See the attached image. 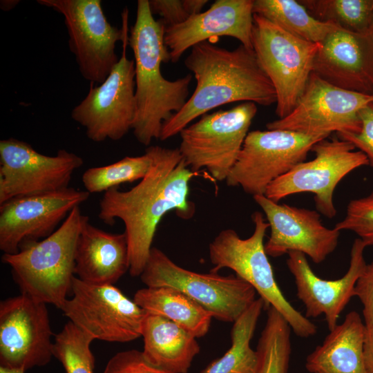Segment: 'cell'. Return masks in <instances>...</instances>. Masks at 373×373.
Instances as JSON below:
<instances>
[{
  "instance_id": "cell-8",
  "label": "cell",
  "mask_w": 373,
  "mask_h": 373,
  "mask_svg": "<svg viewBox=\"0 0 373 373\" xmlns=\"http://www.w3.org/2000/svg\"><path fill=\"white\" fill-rule=\"evenodd\" d=\"M253 50L276 94V114L288 115L296 105L313 72L319 43H313L254 14Z\"/></svg>"
},
{
  "instance_id": "cell-24",
  "label": "cell",
  "mask_w": 373,
  "mask_h": 373,
  "mask_svg": "<svg viewBox=\"0 0 373 373\" xmlns=\"http://www.w3.org/2000/svg\"><path fill=\"white\" fill-rule=\"evenodd\" d=\"M142 336L145 359L172 373H187L200 345L194 336L170 320L146 313Z\"/></svg>"
},
{
  "instance_id": "cell-7",
  "label": "cell",
  "mask_w": 373,
  "mask_h": 373,
  "mask_svg": "<svg viewBox=\"0 0 373 373\" xmlns=\"http://www.w3.org/2000/svg\"><path fill=\"white\" fill-rule=\"evenodd\" d=\"M61 14L68 35V46L82 77L102 84L117 64L116 44L128 34V10L122 12L121 29L107 20L100 0H37Z\"/></svg>"
},
{
  "instance_id": "cell-23",
  "label": "cell",
  "mask_w": 373,
  "mask_h": 373,
  "mask_svg": "<svg viewBox=\"0 0 373 373\" xmlns=\"http://www.w3.org/2000/svg\"><path fill=\"white\" fill-rule=\"evenodd\" d=\"M365 325L356 311L349 312L307 357L311 373H369L364 359Z\"/></svg>"
},
{
  "instance_id": "cell-11",
  "label": "cell",
  "mask_w": 373,
  "mask_h": 373,
  "mask_svg": "<svg viewBox=\"0 0 373 373\" xmlns=\"http://www.w3.org/2000/svg\"><path fill=\"white\" fill-rule=\"evenodd\" d=\"M325 137L282 129L249 132L226 182L253 197L304 162L313 146Z\"/></svg>"
},
{
  "instance_id": "cell-3",
  "label": "cell",
  "mask_w": 373,
  "mask_h": 373,
  "mask_svg": "<svg viewBox=\"0 0 373 373\" xmlns=\"http://www.w3.org/2000/svg\"><path fill=\"white\" fill-rule=\"evenodd\" d=\"M164 30L162 21L154 19L149 0H138L128 44L134 55L135 73L137 111L132 130L145 146L160 138L163 123L185 105L193 78L189 74L170 81L162 76L161 64L171 61Z\"/></svg>"
},
{
  "instance_id": "cell-9",
  "label": "cell",
  "mask_w": 373,
  "mask_h": 373,
  "mask_svg": "<svg viewBox=\"0 0 373 373\" xmlns=\"http://www.w3.org/2000/svg\"><path fill=\"white\" fill-rule=\"evenodd\" d=\"M257 113L253 102L204 114L179 134V151L193 172L205 169L218 181L227 180Z\"/></svg>"
},
{
  "instance_id": "cell-5",
  "label": "cell",
  "mask_w": 373,
  "mask_h": 373,
  "mask_svg": "<svg viewBox=\"0 0 373 373\" xmlns=\"http://www.w3.org/2000/svg\"><path fill=\"white\" fill-rule=\"evenodd\" d=\"M251 219L254 230L250 237L241 238L235 230L226 229L211 241L209 254L213 268L211 271L231 269L255 289L264 300L265 309L271 306L283 316L298 336L314 335L316 326L290 304L276 283L265 250L264 238L269 223L260 211L254 212Z\"/></svg>"
},
{
  "instance_id": "cell-21",
  "label": "cell",
  "mask_w": 373,
  "mask_h": 373,
  "mask_svg": "<svg viewBox=\"0 0 373 373\" xmlns=\"http://www.w3.org/2000/svg\"><path fill=\"white\" fill-rule=\"evenodd\" d=\"M313 73L328 83L358 93L373 94V40L368 33L341 28L320 44Z\"/></svg>"
},
{
  "instance_id": "cell-22",
  "label": "cell",
  "mask_w": 373,
  "mask_h": 373,
  "mask_svg": "<svg viewBox=\"0 0 373 373\" xmlns=\"http://www.w3.org/2000/svg\"><path fill=\"white\" fill-rule=\"evenodd\" d=\"M129 267L125 233L106 232L90 224L85 216L77 242L75 276L92 285H114Z\"/></svg>"
},
{
  "instance_id": "cell-41",
  "label": "cell",
  "mask_w": 373,
  "mask_h": 373,
  "mask_svg": "<svg viewBox=\"0 0 373 373\" xmlns=\"http://www.w3.org/2000/svg\"><path fill=\"white\" fill-rule=\"evenodd\" d=\"M369 34H370L372 39L373 40V20H372V24H371L370 30H369Z\"/></svg>"
},
{
  "instance_id": "cell-6",
  "label": "cell",
  "mask_w": 373,
  "mask_h": 373,
  "mask_svg": "<svg viewBox=\"0 0 373 373\" xmlns=\"http://www.w3.org/2000/svg\"><path fill=\"white\" fill-rule=\"evenodd\" d=\"M140 277L148 287H170L180 291L213 318L224 322H235L256 299L255 289L237 275L190 271L155 247Z\"/></svg>"
},
{
  "instance_id": "cell-14",
  "label": "cell",
  "mask_w": 373,
  "mask_h": 373,
  "mask_svg": "<svg viewBox=\"0 0 373 373\" xmlns=\"http://www.w3.org/2000/svg\"><path fill=\"white\" fill-rule=\"evenodd\" d=\"M373 96L336 87L312 72L292 111L266 124L269 130L282 129L327 138L332 133H356L359 112Z\"/></svg>"
},
{
  "instance_id": "cell-27",
  "label": "cell",
  "mask_w": 373,
  "mask_h": 373,
  "mask_svg": "<svg viewBox=\"0 0 373 373\" xmlns=\"http://www.w3.org/2000/svg\"><path fill=\"white\" fill-rule=\"evenodd\" d=\"M254 14L304 40L321 44L338 26L321 21L295 0H254Z\"/></svg>"
},
{
  "instance_id": "cell-38",
  "label": "cell",
  "mask_w": 373,
  "mask_h": 373,
  "mask_svg": "<svg viewBox=\"0 0 373 373\" xmlns=\"http://www.w3.org/2000/svg\"><path fill=\"white\" fill-rule=\"evenodd\" d=\"M184 6L190 16L201 12V10L208 2L207 0H183Z\"/></svg>"
},
{
  "instance_id": "cell-18",
  "label": "cell",
  "mask_w": 373,
  "mask_h": 373,
  "mask_svg": "<svg viewBox=\"0 0 373 373\" xmlns=\"http://www.w3.org/2000/svg\"><path fill=\"white\" fill-rule=\"evenodd\" d=\"M253 198L269 225L270 236L265 244L267 256L276 258L298 251L319 264L337 247L341 231L326 227L318 211L280 204L265 195Z\"/></svg>"
},
{
  "instance_id": "cell-10",
  "label": "cell",
  "mask_w": 373,
  "mask_h": 373,
  "mask_svg": "<svg viewBox=\"0 0 373 373\" xmlns=\"http://www.w3.org/2000/svg\"><path fill=\"white\" fill-rule=\"evenodd\" d=\"M348 141L334 138L323 139L312 149L313 160L302 162L287 173L273 181L265 195L279 202L295 193H312L316 209L332 218L336 215L333 195L338 184L350 173L369 165L366 155Z\"/></svg>"
},
{
  "instance_id": "cell-15",
  "label": "cell",
  "mask_w": 373,
  "mask_h": 373,
  "mask_svg": "<svg viewBox=\"0 0 373 373\" xmlns=\"http://www.w3.org/2000/svg\"><path fill=\"white\" fill-rule=\"evenodd\" d=\"M82 158L65 149L41 154L15 138L0 141V205L15 198L40 195L69 187Z\"/></svg>"
},
{
  "instance_id": "cell-34",
  "label": "cell",
  "mask_w": 373,
  "mask_h": 373,
  "mask_svg": "<svg viewBox=\"0 0 373 373\" xmlns=\"http://www.w3.org/2000/svg\"><path fill=\"white\" fill-rule=\"evenodd\" d=\"M361 126L356 133H338V138L352 143L367 157L369 165L373 167V103L359 112Z\"/></svg>"
},
{
  "instance_id": "cell-33",
  "label": "cell",
  "mask_w": 373,
  "mask_h": 373,
  "mask_svg": "<svg viewBox=\"0 0 373 373\" xmlns=\"http://www.w3.org/2000/svg\"><path fill=\"white\" fill-rule=\"evenodd\" d=\"M103 373H172L149 363L142 352L129 350L119 352L106 365Z\"/></svg>"
},
{
  "instance_id": "cell-12",
  "label": "cell",
  "mask_w": 373,
  "mask_h": 373,
  "mask_svg": "<svg viewBox=\"0 0 373 373\" xmlns=\"http://www.w3.org/2000/svg\"><path fill=\"white\" fill-rule=\"evenodd\" d=\"M64 315L94 340L127 343L142 336L146 312L113 285H92L75 276Z\"/></svg>"
},
{
  "instance_id": "cell-2",
  "label": "cell",
  "mask_w": 373,
  "mask_h": 373,
  "mask_svg": "<svg viewBox=\"0 0 373 373\" xmlns=\"http://www.w3.org/2000/svg\"><path fill=\"white\" fill-rule=\"evenodd\" d=\"M184 65L193 73L196 86L183 108L163 123L160 140L179 134L195 118L224 104L276 103L274 86L254 51L241 44L229 50L209 41L199 43L191 48Z\"/></svg>"
},
{
  "instance_id": "cell-25",
  "label": "cell",
  "mask_w": 373,
  "mask_h": 373,
  "mask_svg": "<svg viewBox=\"0 0 373 373\" xmlns=\"http://www.w3.org/2000/svg\"><path fill=\"white\" fill-rule=\"evenodd\" d=\"M133 300L146 312L170 320L195 338L209 330L211 313L176 289L146 287L135 293Z\"/></svg>"
},
{
  "instance_id": "cell-20",
  "label": "cell",
  "mask_w": 373,
  "mask_h": 373,
  "mask_svg": "<svg viewBox=\"0 0 373 373\" xmlns=\"http://www.w3.org/2000/svg\"><path fill=\"white\" fill-rule=\"evenodd\" d=\"M253 5L254 0H216L207 10L165 27L164 40L171 61L177 62L195 45L219 37H233L253 50Z\"/></svg>"
},
{
  "instance_id": "cell-28",
  "label": "cell",
  "mask_w": 373,
  "mask_h": 373,
  "mask_svg": "<svg viewBox=\"0 0 373 373\" xmlns=\"http://www.w3.org/2000/svg\"><path fill=\"white\" fill-rule=\"evenodd\" d=\"M298 1L321 21L353 32H369L373 20V0Z\"/></svg>"
},
{
  "instance_id": "cell-32",
  "label": "cell",
  "mask_w": 373,
  "mask_h": 373,
  "mask_svg": "<svg viewBox=\"0 0 373 373\" xmlns=\"http://www.w3.org/2000/svg\"><path fill=\"white\" fill-rule=\"evenodd\" d=\"M338 231H350L358 236L366 247L373 246V192L349 202L345 216L336 224Z\"/></svg>"
},
{
  "instance_id": "cell-30",
  "label": "cell",
  "mask_w": 373,
  "mask_h": 373,
  "mask_svg": "<svg viewBox=\"0 0 373 373\" xmlns=\"http://www.w3.org/2000/svg\"><path fill=\"white\" fill-rule=\"evenodd\" d=\"M151 164V157L145 151L140 156H126L111 164L91 167L82 175V182L87 192H106L119 184L142 180Z\"/></svg>"
},
{
  "instance_id": "cell-29",
  "label": "cell",
  "mask_w": 373,
  "mask_h": 373,
  "mask_svg": "<svg viewBox=\"0 0 373 373\" xmlns=\"http://www.w3.org/2000/svg\"><path fill=\"white\" fill-rule=\"evenodd\" d=\"M267 317L258 340V373H287L291 354V327L273 307L267 309Z\"/></svg>"
},
{
  "instance_id": "cell-13",
  "label": "cell",
  "mask_w": 373,
  "mask_h": 373,
  "mask_svg": "<svg viewBox=\"0 0 373 373\" xmlns=\"http://www.w3.org/2000/svg\"><path fill=\"white\" fill-rule=\"evenodd\" d=\"M128 34L122 55L107 78L99 85L90 86L84 99L71 112L74 121L86 129L95 142L108 139L117 141L132 129L137 111L135 62L126 56Z\"/></svg>"
},
{
  "instance_id": "cell-42",
  "label": "cell",
  "mask_w": 373,
  "mask_h": 373,
  "mask_svg": "<svg viewBox=\"0 0 373 373\" xmlns=\"http://www.w3.org/2000/svg\"><path fill=\"white\" fill-rule=\"evenodd\" d=\"M372 96H373V94H372Z\"/></svg>"
},
{
  "instance_id": "cell-40",
  "label": "cell",
  "mask_w": 373,
  "mask_h": 373,
  "mask_svg": "<svg viewBox=\"0 0 373 373\" xmlns=\"http://www.w3.org/2000/svg\"><path fill=\"white\" fill-rule=\"evenodd\" d=\"M23 369L9 368L0 366V373H25Z\"/></svg>"
},
{
  "instance_id": "cell-37",
  "label": "cell",
  "mask_w": 373,
  "mask_h": 373,
  "mask_svg": "<svg viewBox=\"0 0 373 373\" xmlns=\"http://www.w3.org/2000/svg\"><path fill=\"white\" fill-rule=\"evenodd\" d=\"M364 359L369 373H373V325H365Z\"/></svg>"
},
{
  "instance_id": "cell-19",
  "label": "cell",
  "mask_w": 373,
  "mask_h": 373,
  "mask_svg": "<svg viewBox=\"0 0 373 373\" xmlns=\"http://www.w3.org/2000/svg\"><path fill=\"white\" fill-rule=\"evenodd\" d=\"M365 247L361 240H354L349 269L336 280H325L316 275L304 254L291 251L287 254V266L294 277L297 296L305 306V317L324 315L329 331L337 325L340 314L354 296L356 282L367 265Z\"/></svg>"
},
{
  "instance_id": "cell-4",
  "label": "cell",
  "mask_w": 373,
  "mask_h": 373,
  "mask_svg": "<svg viewBox=\"0 0 373 373\" xmlns=\"http://www.w3.org/2000/svg\"><path fill=\"white\" fill-rule=\"evenodd\" d=\"M85 216L75 207L57 230L41 240L23 245L12 254H3L21 294L61 309L71 291L75 256Z\"/></svg>"
},
{
  "instance_id": "cell-26",
  "label": "cell",
  "mask_w": 373,
  "mask_h": 373,
  "mask_svg": "<svg viewBox=\"0 0 373 373\" xmlns=\"http://www.w3.org/2000/svg\"><path fill=\"white\" fill-rule=\"evenodd\" d=\"M264 300L260 297L233 322L231 345L223 356L213 361L200 373H258L259 356L250 346Z\"/></svg>"
},
{
  "instance_id": "cell-35",
  "label": "cell",
  "mask_w": 373,
  "mask_h": 373,
  "mask_svg": "<svg viewBox=\"0 0 373 373\" xmlns=\"http://www.w3.org/2000/svg\"><path fill=\"white\" fill-rule=\"evenodd\" d=\"M149 1L152 14L160 15V20L165 27L182 23L190 17L183 0H151Z\"/></svg>"
},
{
  "instance_id": "cell-31",
  "label": "cell",
  "mask_w": 373,
  "mask_h": 373,
  "mask_svg": "<svg viewBox=\"0 0 373 373\" xmlns=\"http://www.w3.org/2000/svg\"><path fill=\"white\" fill-rule=\"evenodd\" d=\"M94 339L69 321L55 337L53 356L66 373H93L95 358L90 350Z\"/></svg>"
},
{
  "instance_id": "cell-16",
  "label": "cell",
  "mask_w": 373,
  "mask_h": 373,
  "mask_svg": "<svg viewBox=\"0 0 373 373\" xmlns=\"http://www.w3.org/2000/svg\"><path fill=\"white\" fill-rule=\"evenodd\" d=\"M46 305L24 294L0 303V366L26 371L50 361L52 332Z\"/></svg>"
},
{
  "instance_id": "cell-39",
  "label": "cell",
  "mask_w": 373,
  "mask_h": 373,
  "mask_svg": "<svg viewBox=\"0 0 373 373\" xmlns=\"http://www.w3.org/2000/svg\"><path fill=\"white\" fill-rule=\"evenodd\" d=\"M19 1H15V0H3L1 1V8L3 10H10L12 8H14L18 3Z\"/></svg>"
},
{
  "instance_id": "cell-1",
  "label": "cell",
  "mask_w": 373,
  "mask_h": 373,
  "mask_svg": "<svg viewBox=\"0 0 373 373\" xmlns=\"http://www.w3.org/2000/svg\"><path fill=\"white\" fill-rule=\"evenodd\" d=\"M146 151L151 164L145 176L128 191L116 187L104 192L98 214L108 225L116 219L123 222L129 250L128 271L133 277L144 270L162 218L175 210L179 217L189 219L195 211L188 196L189 182L196 173L187 166L178 148L151 146Z\"/></svg>"
},
{
  "instance_id": "cell-36",
  "label": "cell",
  "mask_w": 373,
  "mask_h": 373,
  "mask_svg": "<svg viewBox=\"0 0 373 373\" xmlns=\"http://www.w3.org/2000/svg\"><path fill=\"white\" fill-rule=\"evenodd\" d=\"M354 296L358 297L362 303L365 325H373V260L366 265L358 279Z\"/></svg>"
},
{
  "instance_id": "cell-17",
  "label": "cell",
  "mask_w": 373,
  "mask_h": 373,
  "mask_svg": "<svg viewBox=\"0 0 373 373\" xmlns=\"http://www.w3.org/2000/svg\"><path fill=\"white\" fill-rule=\"evenodd\" d=\"M86 191L68 187L51 193L21 196L0 205V249L17 253L26 244L50 236L76 207L86 201Z\"/></svg>"
}]
</instances>
